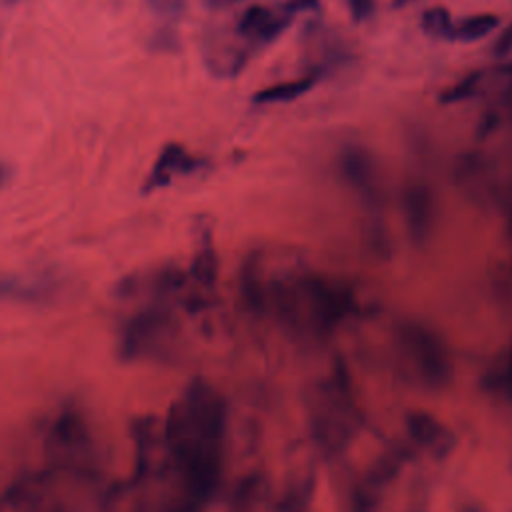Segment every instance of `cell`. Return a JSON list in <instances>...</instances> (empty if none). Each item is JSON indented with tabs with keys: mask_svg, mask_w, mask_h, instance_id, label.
I'll return each instance as SVG.
<instances>
[{
	"mask_svg": "<svg viewBox=\"0 0 512 512\" xmlns=\"http://www.w3.org/2000/svg\"><path fill=\"white\" fill-rule=\"evenodd\" d=\"M308 490L306 482L280 488L266 474L252 472L234 488L230 512H304Z\"/></svg>",
	"mask_w": 512,
	"mask_h": 512,
	"instance_id": "obj_5",
	"label": "cell"
},
{
	"mask_svg": "<svg viewBox=\"0 0 512 512\" xmlns=\"http://www.w3.org/2000/svg\"><path fill=\"white\" fill-rule=\"evenodd\" d=\"M354 22H364L374 14V0H346Z\"/></svg>",
	"mask_w": 512,
	"mask_h": 512,
	"instance_id": "obj_19",
	"label": "cell"
},
{
	"mask_svg": "<svg viewBox=\"0 0 512 512\" xmlns=\"http://www.w3.org/2000/svg\"><path fill=\"white\" fill-rule=\"evenodd\" d=\"M404 212L410 234L416 240H422L430 234L434 224V196L422 184L408 186L404 194Z\"/></svg>",
	"mask_w": 512,
	"mask_h": 512,
	"instance_id": "obj_13",
	"label": "cell"
},
{
	"mask_svg": "<svg viewBox=\"0 0 512 512\" xmlns=\"http://www.w3.org/2000/svg\"><path fill=\"white\" fill-rule=\"evenodd\" d=\"M294 14L284 6H268V4H248L234 22L230 30L234 38L248 48L252 54L260 48H266L274 40H278L288 26L292 24Z\"/></svg>",
	"mask_w": 512,
	"mask_h": 512,
	"instance_id": "obj_7",
	"label": "cell"
},
{
	"mask_svg": "<svg viewBox=\"0 0 512 512\" xmlns=\"http://www.w3.org/2000/svg\"><path fill=\"white\" fill-rule=\"evenodd\" d=\"M226 426V400L204 378L188 382L168 410L162 428L166 462L178 478L180 496L196 508H202L220 486Z\"/></svg>",
	"mask_w": 512,
	"mask_h": 512,
	"instance_id": "obj_2",
	"label": "cell"
},
{
	"mask_svg": "<svg viewBox=\"0 0 512 512\" xmlns=\"http://www.w3.org/2000/svg\"><path fill=\"white\" fill-rule=\"evenodd\" d=\"M206 168V160L192 154L186 146L178 144V142H170L166 144L158 158L154 160L148 176L144 178V184H142V192L144 194H150L154 190H160V188H166L170 186L176 178H182V176H192L200 170Z\"/></svg>",
	"mask_w": 512,
	"mask_h": 512,
	"instance_id": "obj_8",
	"label": "cell"
},
{
	"mask_svg": "<svg viewBox=\"0 0 512 512\" xmlns=\"http://www.w3.org/2000/svg\"><path fill=\"white\" fill-rule=\"evenodd\" d=\"M172 332V312L170 302L154 300L142 310L134 312L122 326L118 352L126 362L140 360L156 354Z\"/></svg>",
	"mask_w": 512,
	"mask_h": 512,
	"instance_id": "obj_6",
	"label": "cell"
},
{
	"mask_svg": "<svg viewBox=\"0 0 512 512\" xmlns=\"http://www.w3.org/2000/svg\"><path fill=\"white\" fill-rule=\"evenodd\" d=\"M504 378H506V388H508V392L512 394V348H510V352H508V360H506V368H504Z\"/></svg>",
	"mask_w": 512,
	"mask_h": 512,
	"instance_id": "obj_23",
	"label": "cell"
},
{
	"mask_svg": "<svg viewBox=\"0 0 512 512\" xmlns=\"http://www.w3.org/2000/svg\"><path fill=\"white\" fill-rule=\"evenodd\" d=\"M148 6L162 18L174 20L184 12L186 0H146Z\"/></svg>",
	"mask_w": 512,
	"mask_h": 512,
	"instance_id": "obj_18",
	"label": "cell"
},
{
	"mask_svg": "<svg viewBox=\"0 0 512 512\" xmlns=\"http://www.w3.org/2000/svg\"><path fill=\"white\" fill-rule=\"evenodd\" d=\"M492 54L496 58H508L512 56V22L500 32V36L496 38L494 46H492Z\"/></svg>",
	"mask_w": 512,
	"mask_h": 512,
	"instance_id": "obj_20",
	"label": "cell"
},
{
	"mask_svg": "<svg viewBox=\"0 0 512 512\" xmlns=\"http://www.w3.org/2000/svg\"><path fill=\"white\" fill-rule=\"evenodd\" d=\"M56 294V282L50 276L36 274H0V300L18 304L46 302Z\"/></svg>",
	"mask_w": 512,
	"mask_h": 512,
	"instance_id": "obj_12",
	"label": "cell"
},
{
	"mask_svg": "<svg viewBox=\"0 0 512 512\" xmlns=\"http://www.w3.org/2000/svg\"><path fill=\"white\" fill-rule=\"evenodd\" d=\"M500 26V18L492 12L470 14L452 22L450 32L446 36L448 42H478L492 34Z\"/></svg>",
	"mask_w": 512,
	"mask_h": 512,
	"instance_id": "obj_15",
	"label": "cell"
},
{
	"mask_svg": "<svg viewBox=\"0 0 512 512\" xmlns=\"http://www.w3.org/2000/svg\"><path fill=\"white\" fill-rule=\"evenodd\" d=\"M340 172L344 180L370 204L380 198V180L378 166L370 150L360 144H346L338 158Z\"/></svg>",
	"mask_w": 512,
	"mask_h": 512,
	"instance_id": "obj_9",
	"label": "cell"
},
{
	"mask_svg": "<svg viewBox=\"0 0 512 512\" xmlns=\"http://www.w3.org/2000/svg\"><path fill=\"white\" fill-rule=\"evenodd\" d=\"M324 72L318 68H310L308 72H304L298 78L292 80H284V82H276L270 84L266 88H260L258 92H254L252 102L260 104V106H268V104H284V102H292L300 96H304L306 92H310L320 80H322Z\"/></svg>",
	"mask_w": 512,
	"mask_h": 512,
	"instance_id": "obj_14",
	"label": "cell"
},
{
	"mask_svg": "<svg viewBox=\"0 0 512 512\" xmlns=\"http://www.w3.org/2000/svg\"><path fill=\"white\" fill-rule=\"evenodd\" d=\"M6 178H8V168H6V164L0 162V188H2V184L6 182Z\"/></svg>",
	"mask_w": 512,
	"mask_h": 512,
	"instance_id": "obj_24",
	"label": "cell"
},
{
	"mask_svg": "<svg viewBox=\"0 0 512 512\" xmlns=\"http://www.w3.org/2000/svg\"><path fill=\"white\" fill-rule=\"evenodd\" d=\"M294 16L300 12H316L320 8V0H284L282 2Z\"/></svg>",
	"mask_w": 512,
	"mask_h": 512,
	"instance_id": "obj_21",
	"label": "cell"
},
{
	"mask_svg": "<svg viewBox=\"0 0 512 512\" xmlns=\"http://www.w3.org/2000/svg\"><path fill=\"white\" fill-rule=\"evenodd\" d=\"M240 290L248 308L294 338L322 340L358 314L352 286L316 270L290 248H258L242 264Z\"/></svg>",
	"mask_w": 512,
	"mask_h": 512,
	"instance_id": "obj_1",
	"label": "cell"
},
{
	"mask_svg": "<svg viewBox=\"0 0 512 512\" xmlns=\"http://www.w3.org/2000/svg\"><path fill=\"white\" fill-rule=\"evenodd\" d=\"M8 2H22V0H8Z\"/></svg>",
	"mask_w": 512,
	"mask_h": 512,
	"instance_id": "obj_27",
	"label": "cell"
},
{
	"mask_svg": "<svg viewBox=\"0 0 512 512\" xmlns=\"http://www.w3.org/2000/svg\"><path fill=\"white\" fill-rule=\"evenodd\" d=\"M466 512H480V510H476V508H470V510H466Z\"/></svg>",
	"mask_w": 512,
	"mask_h": 512,
	"instance_id": "obj_26",
	"label": "cell"
},
{
	"mask_svg": "<svg viewBox=\"0 0 512 512\" xmlns=\"http://www.w3.org/2000/svg\"><path fill=\"white\" fill-rule=\"evenodd\" d=\"M242 0H206V4L212 8V10H224V8H230L234 4H238Z\"/></svg>",
	"mask_w": 512,
	"mask_h": 512,
	"instance_id": "obj_22",
	"label": "cell"
},
{
	"mask_svg": "<svg viewBox=\"0 0 512 512\" xmlns=\"http://www.w3.org/2000/svg\"><path fill=\"white\" fill-rule=\"evenodd\" d=\"M308 418L314 440L326 452H340L356 434L360 408L342 370H334L312 386L308 394Z\"/></svg>",
	"mask_w": 512,
	"mask_h": 512,
	"instance_id": "obj_3",
	"label": "cell"
},
{
	"mask_svg": "<svg viewBox=\"0 0 512 512\" xmlns=\"http://www.w3.org/2000/svg\"><path fill=\"white\" fill-rule=\"evenodd\" d=\"M410 2H414V0H392V4L396 6V8H402V6H406V4H410Z\"/></svg>",
	"mask_w": 512,
	"mask_h": 512,
	"instance_id": "obj_25",
	"label": "cell"
},
{
	"mask_svg": "<svg viewBox=\"0 0 512 512\" xmlns=\"http://www.w3.org/2000/svg\"><path fill=\"white\" fill-rule=\"evenodd\" d=\"M452 22H454L452 14L444 6H432V8L424 10L422 16H420L422 32L432 36V38H438V40H446Z\"/></svg>",
	"mask_w": 512,
	"mask_h": 512,
	"instance_id": "obj_17",
	"label": "cell"
},
{
	"mask_svg": "<svg viewBox=\"0 0 512 512\" xmlns=\"http://www.w3.org/2000/svg\"><path fill=\"white\" fill-rule=\"evenodd\" d=\"M252 52L232 32H216L204 44V62L216 78H236L248 64Z\"/></svg>",
	"mask_w": 512,
	"mask_h": 512,
	"instance_id": "obj_10",
	"label": "cell"
},
{
	"mask_svg": "<svg viewBox=\"0 0 512 512\" xmlns=\"http://www.w3.org/2000/svg\"><path fill=\"white\" fill-rule=\"evenodd\" d=\"M396 352L404 370L418 384L438 390L454 374L450 348L442 336L422 322H402L396 330Z\"/></svg>",
	"mask_w": 512,
	"mask_h": 512,
	"instance_id": "obj_4",
	"label": "cell"
},
{
	"mask_svg": "<svg viewBox=\"0 0 512 512\" xmlns=\"http://www.w3.org/2000/svg\"><path fill=\"white\" fill-rule=\"evenodd\" d=\"M406 434L416 448L434 458H442L454 448V434L426 412H408Z\"/></svg>",
	"mask_w": 512,
	"mask_h": 512,
	"instance_id": "obj_11",
	"label": "cell"
},
{
	"mask_svg": "<svg viewBox=\"0 0 512 512\" xmlns=\"http://www.w3.org/2000/svg\"><path fill=\"white\" fill-rule=\"evenodd\" d=\"M488 74H490L488 70H474V72L466 74L464 78H460L458 82H454L452 86L442 90L438 100L442 104H458V102L478 96L484 90V84L488 82Z\"/></svg>",
	"mask_w": 512,
	"mask_h": 512,
	"instance_id": "obj_16",
	"label": "cell"
}]
</instances>
